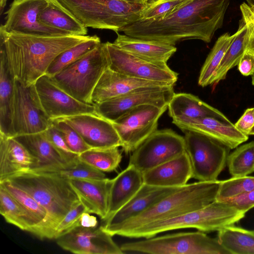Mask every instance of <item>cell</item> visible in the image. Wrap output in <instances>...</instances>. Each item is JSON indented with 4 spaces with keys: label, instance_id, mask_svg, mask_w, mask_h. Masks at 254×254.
<instances>
[{
    "label": "cell",
    "instance_id": "7402d4cb",
    "mask_svg": "<svg viewBox=\"0 0 254 254\" xmlns=\"http://www.w3.org/2000/svg\"><path fill=\"white\" fill-rule=\"evenodd\" d=\"M191 175L190 159L185 151L142 173L143 183L158 187L178 188L187 184Z\"/></svg>",
    "mask_w": 254,
    "mask_h": 254
},
{
    "label": "cell",
    "instance_id": "bcb514c9",
    "mask_svg": "<svg viewBox=\"0 0 254 254\" xmlns=\"http://www.w3.org/2000/svg\"><path fill=\"white\" fill-rule=\"evenodd\" d=\"M234 125L240 132L249 136L254 126V108L247 109Z\"/></svg>",
    "mask_w": 254,
    "mask_h": 254
},
{
    "label": "cell",
    "instance_id": "7c38bea8",
    "mask_svg": "<svg viewBox=\"0 0 254 254\" xmlns=\"http://www.w3.org/2000/svg\"><path fill=\"white\" fill-rule=\"evenodd\" d=\"M167 107L138 106L112 122L126 153L132 152L157 130L160 117Z\"/></svg>",
    "mask_w": 254,
    "mask_h": 254
},
{
    "label": "cell",
    "instance_id": "e0dca14e",
    "mask_svg": "<svg viewBox=\"0 0 254 254\" xmlns=\"http://www.w3.org/2000/svg\"><path fill=\"white\" fill-rule=\"evenodd\" d=\"M175 93L173 85L136 92L95 105V113L113 122L140 105L150 104L168 107Z\"/></svg>",
    "mask_w": 254,
    "mask_h": 254
},
{
    "label": "cell",
    "instance_id": "4dcf8cb0",
    "mask_svg": "<svg viewBox=\"0 0 254 254\" xmlns=\"http://www.w3.org/2000/svg\"><path fill=\"white\" fill-rule=\"evenodd\" d=\"M239 24L235 37L214 73L212 84H217L225 79L228 71L238 65L247 50L249 41L248 27L242 19Z\"/></svg>",
    "mask_w": 254,
    "mask_h": 254
},
{
    "label": "cell",
    "instance_id": "484cf974",
    "mask_svg": "<svg viewBox=\"0 0 254 254\" xmlns=\"http://www.w3.org/2000/svg\"><path fill=\"white\" fill-rule=\"evenodd\" d=\"M33 161L29 152L14 137L0 134V182L30 170Z\"/></svg>",
    "mask_w": 254,
    "mask_h": 254
},
{
    "label": "cell",
    "instance_id": "e575fe53",
    "mask_svg": "<svg viewBox=\"0 0 254 254\" xmlns=\"http://www.w3.org/2000/svg\"><path fill=\"white\" fill-rule=\"evenodd\" d=\"M234 37L235 34L227 33L217 40L201 69L198 80L199 85L205 87L212 85L214 73Z\"/></svg>",
    "mask_w": 254,
    "mask_h": 254
},
{
    "label": "cell",
    "instance_id": "6f0895ef",
    "mask_svg": "<svg viewBox=\"0 0 254 254\" xmlns=\"http://www.w3.org/2000/svg\"><path fill=\"white\" fill-rule=\"evenodd\" d=\"M247 2H254V0H246Z\"/></svg>",
    "mask_w": 254,
    "mask_h": 254
},
{
    "label": "cell",
    "instance_id": "db71d44e",
    "mask_svg": "<svg viewBox=\"0 0 254 254\" xmlns=\"http://www.w3.org/2000/svg\"><path fill=\"white\" fill-rule=\"evenodd\" d=\"M160 0H148V3H153L158 1Z\"/></svg>",
    "mask_w": 254,
    "mask_h": 254
},
{
    "label": "cell",
    "instance_id": "5bb4252c",
    "mask_svg": "<svg viewBox=\"0 0 254 254\" xmlns=\"http://www.w3.org/2000/svg\"><path fill=\"white\" fill-rule=\"evenodd\" d=\"M49 0H13L4 13V24L0 26L9 33L42 36L67 35L39 22V15Z\"/></svg>",
    "mask_w": 254,
    "mask_h": 254
},
{
    "label": "cell",
    "instance_id": "5b68a950",
    "mask_svg": "<svg viewBox=\"0 0 254 254\" xmlns=\"http://www.w3.org/2000/svg\"><path fill=\"white\" fill-rule=\"evenodd\" d=\"M245 212L227 201L215 200L206 206L179 216L150 223L129 231L123 237L149 238L171 230L193 228L203 232L218 231L243 219Z\"/></svg>",
    "mask_w": 254,
    "mask_h": 254
},
{
    "label": "cell",
    "instance_id": "7bdbcfd3",
    "mask_svg": "<svg viewBox=\"0 0 254 254\" xmlns=\"http://www.w3.org/2000/svg\"><path fill=\"white\" fill-rule=\"evenodd\" d=\"M59 172L63 177L68 180H101L106 178L104 172L80 161L73 167Z\"/></svg>",
    "mask_w": 254,
    "mask_h": 254
},
{
    "label": "cell",
    "instance_id": "ee69618b",
    "mask_svg": "<svg viewBox=\"0 0 254 254\" xmlns=\"http://www.w3.org/2000/svg\"><path fill=\"white\" fill-rule=\"evenodd\" d=\"M87 212L85 206L80 202L73 207L61 221L56 230L55 239L59 236L79 226L81 215Z\"/></svg>",
    "mask_w": 254,
    "mask_h": 254
},
{
    "label": "cell",
    "instance_id": "11a10c76",
    "mask_svg": "<svg viewBox=\"0 0 254 254\" xmlns=\"http://www.w3.org/2000/svg\"><path fill=\"white\" fill-rule=\"evenodd\" d=\"M250 135H254V126L252 128V129L250 132Z\"/></svg>",
    "mask_w": 254,
    "mask_h": 254
},
{
    "label": "cell",
    "instance_id": "4fadbf2b",
    "mask_svg": "<svg viewBox=\"0 0 254 254\" xmlns=\"http://www.w3.org/2000/svg\"><path fill=\"white\" fill-rule=\"evenodd\" d=\"M109 68L124 75L140 79L174 85L178 74L167 64L149 62L132 55L117 47L113 43H103Z\"/></svg>",
    "mask_w": 254,
    "mask_h": 254
},
{
    "label": "cell",
    "instance_id": "74e56055",
    "mask_svg": "<svg viewBox=\"0 0 254 254\" xmlns=\"http://www.w3.org/2000/svg\"><path fill=\"white\" fill-rule=\"evenodd\" d=\"M2 186L26 210L36 224V227L32 233H35L45 222L47 213L46 210L28 193L14 186L9 181L0 182Z\"/></svg>",
    "mask_w": 254,
    "mask_h": 254
},
{
    "label": "cell",
    "instance_id": "7dc6e473",
    "mask_svg": "<svg viewBox=\"0 0 254 254\" xmlns=\"http://www.w3.org/2000/svg\"><path fill=\"white\" fill-rule=\"evenodd\" d=\"M238 65L242 74L245 76L252 75L254 72V52L247 50Z\"/></svg>",
    "mask_w": 254,
    "mask_h": 254
},
{
    "label": "cell",
    "instance_id": "b9f144b4",
    "mask_svg": "<svg viewBox=\"0 0 254 254\" xmlns=\"http://www.w3.org/2000/svg\"><path fill=\"white\" fill-rule=\"evenodd\" d=\"M44 132L49 140L68 165L69 168L75 166L79 161V155L69 149L60 133L52 123Z\"/></svg>",
    "mask_w": 254,
    "mask_h": 254
},
{
    "label": "cell",
    "instance_id": "2e32d148",
    "mask_svg": "<svg viewBox=\"0 0 254 254\" xmlns=\"http://www.w3.org/2000/svg\"><path fill=\"white\" fill-rule=\"evenodd\" d=\"M113 236L101 227L77 226L57 237L63 249L78 254H123Z\"/></svg>",
    "mask_w": 254,
    "mask_h": 254
},
{
    "label": "cell",
    "instance_id": "f35d334b",
    "mask_svg": "<svg viewBox=\"0 0 254 254\" xmlns=\"http://www.w3.org/2000/svg\"><path fill=\"white\" fill-rule=\"evenodd\" d=\"M254 190V177H232L221 181L216 200L226 201Z\"/></svg>",
    "mask_w": 254,
    "mask_h": 254
},
{
    "label": "cell",
    "instance_id": "60d3db41",
    "mask_svg": "<svg viewBox=\"0 0 254 254\" xmlns=\"http://www.w3.org/2000/svg\"><path fill=\"white\" fill-rule=\"evenodd\" d=\"M190 0H160L147 3L139 19H156L164 17Z\"/></svg>",
    "mask_w": 254,
    "mask_h": 254
},
{
    "label": "cell",
    "instance_id": "8992f818",
    "mask_svg": "<svg viewBox=\"0 0 254 254\" xmlns=\"http://www.w3.org/2000/svg\"><path fill=\"white\" fill-rule=\"evenodd\" d=\"M84 26L120 32L140 18L145 4L121 0H51Z\"/></svg>",
    "mask_w": 254,
    "mask_h": 254
},
{
    "label": "cell",
    "instance_id": "9c48e42d",
    "mask_svg": "<svg viewBox=\"0 0 254 254\" xmlns=\"http://www.w3.org/2000/svg\"><path fill=\"white\" fill-rule=\"evenodd\" d=\"M183 131L185 151L191 168V178L201 182L217 180L227 165L230 149L203 134L189 130Z\"/></svg>",
    "mask_w": 254,
    "mask_h": 254
},
{
    "label": "cell",
    "instance_id": "d6a6232c",
    "mask_svg": "<svg viewBox=\"0 0 254 254\" xmlns=\"http://www.w3.org/2000/svg\"><path fill=\"white\" fill-rule=\"evenodd\" d=\"M0 213L6 222L31 233L36 224L26 210L0 185Z\"/></svg>",
    "mask_w": 254,
    "mask_h": 254
},
{
    "label": "cell",
    "instance_id": "4316f807",
    "mask_svg": "<svg viewBox=\"0 0 254 254\" xmlns=\"http://www.w3.org/2000/svg\"><path fill=\"white\" fill-rule=\"evenodd\" d=\"M143 184L142 173L129 165L112 179L108 214L105 220L126 205L135 195Z\"/></svg>",
    "mask_w": 254,
    "mask_h": 254
},
{
    "label": "cell",
    "instance_id": "83f0119b",
    "mask_svg": "<svg viewBox=\"0 0 254 254\" xmlns=\"http://www.w3.org/2000/svg\"><path fill=\"white\" fill-rule=\"evenodd\" d=\"M167 109L172 119L213 117L223 121L231 122L218 109L190 93H175Z\"/></svg>",
    "mask_w": 254,
    "mask_h": 254
},
{
    "label": "cell",
    "instance_id": "ba28073f",
    "mask_svg": "<svg viewBox=\"0 0 254 254\" xmlns=\"http://www.w3.org/2000/svg\"><path fill=\"white\" fill-rule=\"evenodd\" d=\"M124 254H229L218 239L204 232H180L125 243L120 246Z\"/></svg>",
    "mask_w": 254,
    "mask_h": 254
},
{
    "label": "cell",
    "instance_id": "f6af8a7d",
    "mask_svg": "<svg viewBox=\"0 0 254 254\" xmlns=\"http://www.w3.org/2000/svg\"><path fill=\"white\" fill-rule=\"evenodd\" d=\"M226 201L239 210L246 213L254 207V190Z\"/></svg>",
    "mask_w": 254,
    "mask_h": 254
},
{
    "label": "cell",
    "instance_id": "9f6ffc18",
    "mask_svg": "<svg viewBox=\"0 0 254 254\" xmlns=\"http://www.w3.org/2000/svg\"><path fill=\"white\" fill-rule=\"evenodd\" d=\"M252 84L254 85V72L252 75Z\"/></svg>",
    "mask_w": 254,
    "mask_h": 254
},
{
    "label": "cell",
    "instance_id": "f1b7e54d",
    "mask_svg": "<svg viewBox=\"0 0 254 254\" xmlns=\"http://www.w3.org/2000/svg\"><path fill=\"white\" fill-rule=\"evenodd\" d=\"M0 134L11 137L14 77L3 53L0 52Z\"/></svg>",
    "mask_w": 254,
    "mask_h": 254
},
{
    "label": "cell",
    "instance_id": "680465c9",
    "mask_svg": "<svg viewBox=\"0 0 254 254\" xmlns=\"http://www.w3.org/2000/svg\"></svg>",
    "mask_w": 254,
    "mask_h": 254
},
{
    "label": "cell",
    "instance_id": "30bf717a",
    "mask_svg": "<svg viewBox=\"0 0 254 254\" xmlns=\"http://www.w3.org/2000/svg\"><path fill=\"white\" fill-rule=\"evenodd\" d=\"M51 123L42 107L35 84L25 86L14 78L11 137L43 132Z\"/></svg>",
    "mask_w": 254,
    "mask_h": 254
},
{
    "label": "cell",
    "instance_id": "d6986e66",
    "mask_svg": "<svg viewBox=\"0 0 254 254\" xmlns=\"http://www.w3.org/2000/svg\"><path fill=\"white\" fill-rule=\"evenodd\" d=\"M172 85L129 77L108 67L98 81L92 94L91 101L92 105H95L132 93Z\"/></svg>",
    "mask_w": 254,
    "mask_h": 254
},
{
    "label": "cell",
    "instance_id": "ffe728a7",
    "mask_svg": "<svg viewBox=\"0 0 254 254\" xmlns=\"http://www.w3.org/2000/svg\"><path fill=\"white\" fill-rule=\"evenodd\" d=\"M172 123L182 131L191 130L207 135L230 149L236 148L249 138L248 135L240 132L231 122L213 117L173 119Z\"/></svg>",
    "mask_w": 254,
    "mask_h": 254
},
{
    "label": "cell",
    "instance_id": "91938a15",
    "mask_svg": "<svg viewBox=\"0 0 254 254\" xmlns=\"http://www.w3.org/2000/svg\"><path fill=\"white\" fill-rule=\"evenodd\" d=\"M254 52V51H253Z\"/></svg>",
    "mask_w": 254,
    "mask_h": 254
},
{
    "label": "cell",
    "instance_id": "3957f363",
    "mask_svg": "<svg viewBox=\"0 0 254 254\" xmlns=\"http://www.w3.org/2000/svg\"><path fill=\"white\" fill-rule=\"evenodd\" d=\"M6 180L28 193L46 210V220L34 234L40 239H55L59 223L73 207L80 202L69 180L63 177L59 172L27 170Z\"/></svg>",
    "mask_w": 254,
    "mask_h": 254
},
{
    "label": "cell",
    "instance_id": "836d02e7",
    "mask_svg": "<svg viewBox=\"0 0 254 254\" xmlns=\"http://www.w3.org/2000/svg\"><path fill=\"white\" fill-rule=\"evenodd\" d=\"M101 43L100 38L97 35L90 36L87 40L66 50L57 56L50 64L45 74L50 77L53 76Z\"/></svg>",
    "mask_w": 254,
    "mask_h": 254
},
{
    "label": "cell",
    "instance_id": "ac0fdd59",
    "mask_svg": "<svg viewBox=\"0 0 254 254\" xmlns=\"http://www.w3.org/2000/svg\"><path fill=\"white\" fill-rule=\"evenodd\" d=\"M61 119L71 126L91 148L121 146L112 123L96 114L85 113Z\"/></svg>",
    "mask_w": 254,
    "mask_h": 254
},
{
    "label": "cell",
    "instance_id": "1f68e13d",
    "mask_svg": "<svg viewBox=\"0 0 254 254\" xmlns=\"http://www.w3.org/2000/svg\"><path fill=\"white\" fill-rule=\"evenodd\" d=\"M218 232V240L229 254H254V231L233 225Z\"/></svg>",
    "mask_w": 254,
    "mask_h": 254
},
{
    "label": "cell",
    "instance_id": "8d00e7d4",
    "mask_svg": "<svg viewBox=\"0 0 254 254\" xmlns=\"http://www.w3.org/2000/svg\"><path fill=\"white\" fill-rule=\"evenodd\" d=\"M227 165L232 177L246 176L254 172V141L237 147L228 155Z\"/></svg>",
    "mask_w": 254,
    "mask_h": 254
},
{
    "label": "cell",
    "instance_id": "681fc988",
    "mask_svg": "<svg viewBox=\"0 0 254 254\" xmlns=\"http://www.w3.org/2000/svg\"><path fill=\"white\" fill-rule=\"evenodd\" d=\"M88 212L83 213L79 220V226L86 228H96L98 225L96 217Z\"/></svg>",
    "mask_w": 254,
    "mask_h": 254
},
{
    "label": "cell",
    "instance_id": "52a82bcc",
    "mask_svg": "<svg viewBox=\"0 0 254 254\" xmlns=\"http://www.w3.org/2000/svg\"><path fill=\"white\" fill-rule=\"evenodd\" d=\"M108 67L106 51L101 43L50 77L58 86L76 100L92 105L93 90Z\"/></svg>",
    "mask_w": 254,
    "mask_h": 254
},
{
    "label": "cell",
    "instance_id": "d590c367",
    "mask_svg": "<svg viewBox=\"0 0 254 254\" xmlns=\"http://www.w3.org/2000/svg\"><path fill=\"white\" fill-rule=\"evenodd\" d=\"M79 161L103 172L115 170L120 164L122 155L119 147L91 148L78 156Z\"/></svg>",
    "mask_w": 254,
    "mask_h": 254
},
{
    "label": "cell",
    "instance_id": "277c9868",
    "mask_svg": "<svg viewBox=\"0 0 254 254\" xmlns=\"http://www.w3.org/2000/svg\"><path fill=\"white\" fill-rule=\"evenodd\" d=\"M221 181H198L179 187L137 216L103 229L113 237L145 224L165 220L201 208L216 200Z\"/></svg>",
    "mask_w": 254,
    "mask_h": 254
},
{
    "label": "cell",
    "instance_id": "f907efd6",
    "mask_svg": "<svg viewBox=\"0 0 254 254\" xmlns=\"http://www.w3.org/2000/svg\"><path fill=\"white\" fill-rule=\"evenodd\" d=\"M247 27L249 33V41L247 50L254 51V28L249 26H247Z\"/></svg>",
    "mask_w": 254,
    "mask_h": 254
},
{
    "label": "cell",
    "instance_id": "f5cc1de1",
    "mask_svg": "<svg viewBox=\"0 0 254 254\" xmlns=\"http://www.w3.org/2000/svg\"><path fill=\"white\" fill-rule=\"evenodd\" d=\"M7 0H0V14H2Z\"/></svg>",
    "mask_w": 254,
    "mask_h": 254
},
{
    "label": "cell",
    "instance_id": "6da1fadb",
    "mask_svg": "<svg viewBox=\"0 0 254 254\" xmlns=\"http://www.w3.org/2000/svg\"><path fill=\"white\" fill-rule=\"evenodd\" d=\"M230 0H190L163 18L138 19L120 29L128 36L175 45L198 39L210 42L222 26Z\"/></svg>",
    "mask_w": 254,
    "mask_h": 254
},
{
    "label": "cell",
    "instance_id": "c3c4849f",
    "mask_svg": "<svg viewBox=\"0 0 254 254\" xmlns=\"http://www.w3.org/2000/svg\"><path fill=\"white\" fill-rule=\"evenodd\" d=\"M240 10L246 24L254 28V2H244L240 5Z\"/></svg>",
    "mask_w": 254,
    "mask_h": 254
},
{
    "label": "cell",
    "instance_id": "cb8c5ba5",
    "mask_svg": "<svg viewBox=\"0 0 254 254\" xmlns=\"http://www.w3.org/2000/svg\"><path fill=\"white\" fill-rule=\"evenodd\" d=\"M69 180L87 212L96 214L104 220L108 214L112 179Z\"/></svg>",
    "mask_w": 254,
    "mask_h": 254
},
{
    "label": "cell",
    "instance_id": "ab89813d",
    "mask_svg": "<svg viewBox=\"0 0 254 254\" xmlns=\"http://www.w3.org/2000/svg\"><path fill=\"white\" fill-rule=\"evenodd\" d=\"M51 123L73 152L79 155L91 148L85 142L79 133L62 119L51 120Z\"/></svg>",
    "mask_w": 254,
    "mask_h": 254
},
{
    "label": "cell",
    "instance_id": "603a6c76",
    "mask_svg": "<svg viewBox=\"0 0 254 254\" xmlns=\"http://www.w3.org/2000/svg\"><path fill=\"white\" fill-rule=\"evenodd\" d=\"M178 188L158 187L143 184L126 205L103 221L101 227L104 229L115 226L137 216Z\"/></svg>",
    "mask_w": 254,
    "mask_h": 254
},
{
    "label": "cell",
    "instance_id": "44dd1931",
    "mask_svg": "<svg viewBox=\"0 0 254 254\" xmlns=\"http://www.w3.org/2000/svg\"><path fill=\"white\" fill-rule=\"evenodd\" d=\"M14 137L27 149L34 159L30 171L53 172L69 168L44 131Z\"/></svg>",
    "mask_w": 254,
    "mask_h": 254
},
{
    "label": "cell",
    "instance_id": "8fae6325",
    "mask_svg": "<svg viewBox=\"0 0 254 254\" xmlns=\"http://www.w3.org/2000/svg\"><path fill=\"white\" fill-rule=\"evenodd\" d=\"M185 151L183 136L171 129H157L132 152L128 165L142 173Z\"/></svg>",
    "mask_w": 254,
    "mask_h": 254
},
{
    "label": "cell",
    "instance_id": "d4e9b609",
    "mask_svg": "<svg viewBox=\"0 0 254 254\" xmlns=\"http://www.w3.org/2000/svg\"><path fill=\"white\" fill-rule=\"evenodd\" d=\"M113 44L121 49L145 60L159 64H167L176 52L175 45L162 42L132 37L117 33Z\"/></svg>",
    "mask_w": 254,
    "mask_h": 254
},
{
    "label": "cell",
    "instance_id": "9a60e30c",
    "mask_svg": "<svg viewBox=\"0 0 254 254\" xmlns=\"http://www.w3.org/2000/svg\"><path fill=\"white\" fill-rule=\"evenodd\" d=\"M41 104L50 120L95 113V106L81 102L58 86L46 74L34 83Z\"/></svg>",
    "mask_w": 254,
    "mask_h": 254
},
{
    "label": "cell",
    "instance_id": "7a4b0ae2",
    "mask_svg": "<svg viewBox=\"0 0 254 254\" xmlns=\"http://www.w3.org/2000/svg\"><path fill=\"white\" fill-rule=\"evenodd\" d=\"M67 35L42 36L9 33L0 27V52L4 55L13 77L25 86L46 74L60 54L90 38Z\"/></svg>",
    "mask_w": 254,
    "mask_h": 254
},
{
    "label": "cell",
    "instance_id": "816d5d0a",
    "mask_svg": "<svg viewBox=\"0 0 254 254\" xmlns=\"http://www.w3.org/2000/svg\"><path fill=\"white\" fill-rule=\"evenodd\" d=\"M123 0L125 1L128 2L138 3V4H145L148 3V0Z\"/></svg>",
    "mask_w": 254,
    "mask_h": 254
},
{
    "label": "cell",
    "instance_id": "f546056e",
    "mask_svg": "<svg viewBox=\"0 0 254 254\" xmlns=\"http://www.w3.org/2000/svg\"><path fill=\"white\" fill-rule=\"evenodd\" d=\"M38 19L43 25L67 35L86 36L88 33L87 28L76 18L51 0L40 12Z\"/></svg>",
    "mask_w": 254,
    "mask_h": 254
}]
</instances>
